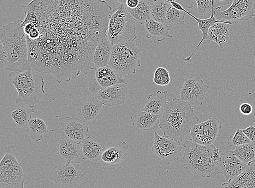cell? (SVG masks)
<instances>
[{"label": "cell", "instance_id": "6da1fadb", "mask_svg": "<svg viewBox=\"0 0 255 188\" xmlns=\"http://www.w3.org/2000/svg\"><path fill=\"white\" fill-rule=\"evenodd\" d=\"M32 69L58 83L87 75L107 37L112 7L104 0H32L22 7Z\"/></svg>", "mask_w": 255, "mask_h": 188}, {"label": "cell", "instance_id": "7a4b0ae2", "mask_svg": "<svg viewBox=\"0 0 255 188\" xmlns=\"http://www.w3.org/2000/svg\"><path fill=\"white\" fill-rule=\"evenodd\" d=\"M159 119L163 136L178 141H182L200 120L192 104L176 98L165 105Z\"/></svg>", "mask_w": 255, "mask_h": 188}, {"label": "cell", "instance_id": "3957f363", "mask_svg": "<svg viewBox=\"0 0 255 188\" xmlns=\"http://www.w3.org/2000/svg\"><path fill=\"white\" fill-rule=\"evenodd\" d=\"M23 22L16 20L0 29V42L8 55V63L5 70L20 72L32 69L29 62L27 40Z\"/></svg>", "mask_w": 255, "mask_h": 188}, {"label": "cell", "instance_id": "277c9868", "mask_svg": "<svg viewBox=\"0 0 255 188\" xmlns=\"http://www.w3.org/2000/svg\"><path fill=\"white\" fill-rule=\"evenodd\" d=\"M185 148L181 167L192 172L195 180L211 177L217 171L221 154L213 145H202L189 140L183 143Z\"/></svg>", "mask_w": 255, "mask_h": 188}, {"label": "cell", "instance_id": "5b68a950", "mask_svg": "<svg viewBox=\"0 0 255 188\" xmlns=\"http://www.w3.org/2000/svg\"><path fill=\"white\" fill-rule=\"evenodd\" d=\"M36 72L32 69L10 72L8 80L18 93L15 101L16 104H25L34 108L45 95L44 77Z\"/></svg>", "mask_w": 255, "mask_h": 188}, {"label": "cell", "instance_id": "8992f818", "mask_svg": "<svg viewBox=\"0 0 255 188\" xmlns=\"http://www.w3.org/2000/svg\"><path fill=\"white\" fill-rule=\"evenodd\" d=\"M141 50L134 41H127L113 46L109 67L120 75L134 74L140 65Z\"/></svg>", "mask_w": 255, "mask_h": 188}, {"label": "cell", "instance_id": "52a82bcc", "mask_svg": "<svg viewBox=\"0 0 255 188\" xmlns=\"http://www.w3.org/2000/svg\"><path fill=\"white\" fill-rule=\"evenodd\" d=\"M135 20L125 4L119 5L110 15L107 37L113 46L137 38Z\"/></svg>", "mask_w": 255, "mask_h": 188}, {"label": "cell", "instance_id": "ba28073f", "mask_svg": "<svg viewBox=\"0 0 255 188\" xmlns=\"http://www.w3.org/2000/svg\"><path fill=\"white\" fill-rule=\"evenodd\" d=\"M16 150L13 145L5 148L0 163V188H23L31 179L25 174L17 160Z\"/></svg>", "mask_w": 255, "mask_h": 188}, {"label": "cell", "instance_id": "9c48e42d", "mask_svg": "<svg viewBox=\"0 0 255 188\" xmlns=\"http://www.w3.org/2000/svg\"><path fill=\"white\" fill-rule=\"evenodd\" d=\"M87 89L94 95L104 88L119 84H127L128 81L109 66L93 67L87 73Z\"/></svg>", "mask_w": 255, "mask_h": 188}, {"label": "cell", "instance_id": "30bf717a", "mask_svg": "<svg viewBox=\"0 0 255 188\" xmlns=\"http://www.w3.org/2000/svg\"><path fill=\"white\" fill-rule=\"evenodd\" d=\"M215 8L214 15L219 21H231L237 24L240 21H248L255 16V0H234L229 8L222 10Z\"/></svg>", "mask_w": 255, "mask_h": 188}, {"label": "cell", "instance_id": "8fae6325", "mask_svg": "<svg viewBox=\"0 0 255 188\" xmlns=\"http://www.w3.org/2000/svg\"><path fill=\"white\" fill-rule=\"evenodd\" d=\"M152 153L159 161H162L166 165L176 162L182 155V147L180 141L161 136L155 132L152 139Z\"/></svg>", "mask_w": 255, "mask_h": 188}, {"label": "cell", "instance_id": "7c38bea8", "mask_svg": "<svg viewBox=\"0 0 255 188\" xmlns=\"http://www.w3.org/2000/svg\"><path fill=\"white\" fill-rule=\"evenodd\" d=\"M79 164L66 162L52 168L50 179L62 188H74L85 179Z\"/></svg>", "mask_w": 255, "mask_h": 188}, {"label": "cell", "instance_id": "4fadbf2b", "mask_svg": "<svg viewBox=\"0 0 255 188\" xmlns=\"http://www.w3.org/2000/svg\"><path fill=\"white\" fill-rule=\"evenodd\" d=\"M129 146L126 142H117L104 145L99 166L105 170L116 169L127 159Z\"/></svg>", "mask_w": 255, "mask_h": 188}, {"label": "cell", "instance_id": "5bb4252c", "mask_svg": "<svg viewBox=\"0 0 255 188\" xmlns=\"http://www.w3.org/2000/svg\"><path fill=\"white\" fill-rule=\"evenodd\" d=\"M223 122L217 117H212L208 120L195 125L189 135V140L202 145H211L214 143Z\"/></svg>", "mask_w": 255, "mask_h": 188}, {"label": "cell", "instance_id": "9a60e30c", "mask_svg": "<svg viewBox=\"0 0 255 188\" xmlns=\"http://www.w3.org/2000/svg\"><path fill=\"white\" fill-rule=\"evenodd\" d=\"M209 89L210 86L205 84L200 77L187 78L180 90V99L192 105H202L206 94Z\"/></svg>", "mask_w": 255, "mask_h": 188}, {"label": "cell", "instance_id": "2e32d148", "mask_svg": "<svg viewBox=\"0 0 255 188\" xmlns=\"http://www.w3.org/2000/svg\"><path fill=\"white\" fill-rule=\"evenodd\" d=\"M75 105L79 118L86 123L94 125L99 119L104 104L96 96L81 98Z\"/></svg>", "mask_w": 255, "mask_h": 188}, {"label": "cell", "instance_id": "e0dca14e", "mask_svg": "<svg viewBox=\"0 0 255 188\" xmlns=\"http://www.w3.org/2000/svg\"><path fill=\"white\" fill-rule=\"evenodd\" d=\"M247 167V164L241 161L232 152H222L216 173L223 174L228 182L238 177Z\"/></svg>", "mask_w": 255, "mask_h": 188}, {"label": "cell", "instance_id": "ac0fdd59", "mask_svg": "<svg viewBox=\"0 0 255 188\" xmlns=\"http://www.w3.org/2000/svg\"><path fill=\"white\" fill-rule=\"evenodd\" d=\"M63 136L81 143L88 136L89 128L86 123L79 117H67L61 123Z\"/></svg>", "mask_w": 255, "mask_h": 188}, {"label": "cell", "instance_id": "d6986e66", "mask_svg": "<svg viewBox=\"0 0 255 188\" xmlns=\"http://www.w3.org/2000/svg\"><path fill=\"white\" fill-rule=\"evenodd\" d=\"M128 93L127 84H119L104 88L98 92L96 96L104 105L114 107L125 104Z\"/></svg>", "mask_w": 255, "mask_h": 188}, {"label": "cell", "instance_id": "ffe728a7", "mask_svg": "<svg viewBox=\"0 0 255 188\" xmlns=\"http://www.w3.org/2000/svg\"><path fill=\"white\" fill-rule=\"evenodd\" d=\"M58 152L66 162L80 164L84 160L81 143L67 137H63L58 144Z\"/></svg>", "mask_w": 255, "mask_h": 188}, {"label": "cell", "instance_id": "44dd1931", "mask_svg": "<svg viewBox=\"0 0 255 188\" xmlns=\"http://www.w3.org/2000/svg\"><path fill=\"white\" fill-rule=\"evenodd\" d=\"M229 23L218 22L212 25L207 33V40L216 43L222 49L231 43L233 30Z\"/></svg>", "mask_w": 255, "mask_h": 188}, {"label": "cell", "instance_id": "7402d4cb", "mask_svg": "<svg viewBox=\"0 0 255 188\" xmlns=\"http://www.w3.org/2000/svg\"><path fill=\"white\" fill-rule=\"evenodd\" d=\"M131 119L133 122L132 126L137 132L153 130L159 127V115L140 110Z\"/></svg>", "mask_w": 255, "mask_h": 188}, {"label": "cell", "instance_id": "603a6c76", "mask_svg": "<svg viewBox=\"0 0 255 188\" xmlns=\"http://www.w3.org/2000/svg\"><path fill=\"white\" fill-rule=\"evenodd\" d=\"M221 187L255 188V161L249 164L247 168L238 177L222 184Z\"/></svg>", "mask_w": 255, "mask_h": 188}, {"label": "cell", "instance_id": "cb8c5ba5", "mask_svg": "<svg viewBox=\"0 0 255 188\" xmlns=\"http://www.w3.org/2000/svg\"><path fill=\"white\" fill-rule=\"evenodd\" d=\"M113 45L106 37L95 49L93 57L94 67L108 66L111 60Z\"/></svg>", "mask_w": 255, "mask_h": 188}, {"label": "cell", "instance_id": "d4e9b609", "mask_svg": "<svg viewBox=\"0 0 255 188\" xmlns=\"http://www.w3.org/2000/svg\"><path fill=\"white\" fill-rule=\"evenodd\" d=\"M144 26L147 39H152L157 42H161L167 38H173L169 33L171 27L165 23L151 19L144 23Z\"/></svg>", "mask_w": 255, "mask_h": 188}, {"label": "cell", "instance_id": "484cf974", "mask_svg": "<svg viewBox=\"0 0 255 188\" xmlns=\"http://www.w3.org/2000/svg\"><path fill=\"white\" fill-rule=\"evenodd\" d=\"M214 9L212 11L211 15L209 18L202 19L198 18V17L194 16L191 13H189L188 11L187 14H188L190 16H191L192 18L195 19L198 23V30H200L203 33V38L201 40L200 42L197 46L196 49H195L192 54L186 58L183 59V61L186 62L188 63H191L192 61V57L195 54V52L197 51L199 47L202 44L204 40H207V33H208L209 28L215 23L218 22H225L229 23L230 25H233L234 23L231 21H223L218 20L214 15Z\"/></svg>", "mask_w": 255, "mask_h": 188}, {"label": "cell", "instance_id": "4316f807", "mask_svg": "<svg viewBox=\"0 0 255 188\" xmlns=\"http://www.w3.org/2000/svg\"><path fill=\"white\" fill-rule=\"evenodd\" d=\"M167 91H158L149 95L145 107L141 110L154 115H159L168 103Z\"/></svg>", "mask_w": 255, "mask_h": 188}, {"label": "cell", "instance_id": "83f0119b", "mask_svg": "<svg viewBox=\"0 0 255 188\" xmlns=\"http://www.w3.org/2000/svg\"><path fill=\"white\" fill-rule=\"evenodd\" d=\"M104 145L87 137L81 143L82 150L84 160L92 161H98L104 150Z\"/></svg>", "mask_w": 255, "mask_h": 188}, {"label": "cell", "instance_id": "f1b7e54d", "mask_svg": "<svg viewBox=\"0 0 255 188\" xmlns=\"http://www.w3.org/2000/svg\"><path fill=\"white\" fill-rule=\"evenodd\" d=\"M26 132L37 142L43 139L44 135L49 132L46 123L40 119H31L26 126Z\"/></svg>", "mask_w": 255, "mask_h": 188}, {"label": "cell", "instance_id": "f546056e", "mask_svg": "<svg viewBox=\"0 0 255 188\" xmlns=\"http://www.w3.org/2000/svg\"><path fill=\"white\" fill-rule=\"evenodd\" d=\"M150 5L151 3L146 0H140L137 7L133 9L127 8L135 21L143 24L151 19Z\"/></svg>", "mask_w": 255, "mask_h": 188}, {"label": "cell", "instance_id": "4dcf8cb0", "mask_svg": "<svg viewBox=\"0 0 255 188\" xmlns=\"http://www.w3.org/2000/svg\"><path fill=\"white\" fill-rule=\"evenodd\" d=\"M231 151L247 165L255 161V143H254L251 142L236 146L235 149Z\"/></svg>", "mask_w": 255, "mask_h": 188}, {"label": "cell", "instance_id": "1f68e13d", "mask_svg": "<svg viewBox=\"0 0 255 188\" xmlns=\"http://www.w3.org/2000/svg\"><path fill=\"white\" fill-rule=\"evenodd\" d=\"M34 112V108L22 106L11 111L10 116L17 126L23 127L27 126L29 121L32 119V115Z\"/></svg>", "mask_w": 255, "mask_h": 188}, {"label": "cell", "instance_id": "d6a6232c", "mask_svg": "<svg viewBox=\"0 0 255 188\" xmlns=\"http://www.w3.org/2000/svg\"><path fill=\"white\" fill-rule=\"evenodd\" d=\"M168 5L169 3L163 0H155L151 3V19L165 24Z\"/></svg>", "mask_w": 255, "mask_h": 188}, {"label": "cell", "instance_id": "836d02e7", "mask_svg": "<svg viewBox=\"0 0 255 188\" xmlns=\"http://www.w3.org/2000/svg\"><path fill=\"white\" fill-rule=\"evenodd\" d=\"M195 5H196V8L194 13L200 19L209 18L211 15L212 10L215 9L213 0H194L193 7Z\"/></svg>", "mask_w": 255, "mask_h": 188}, {"label": "cell", "instance_id": "e575fe53", "mask_svg": "<svg viewBox=\"0 0 255 188\" xmlns=\"http://www.w3.org/2000/svg\"><path fill=\"white\" fill-rule=\"evenodd\" d=\"M186 14L185 11L178 10L169 3L165 24L170 27L181 25L183 24Z\"/></svg>", "mask_w": 255, "mask_h": 188}, {"label": "cell", "instance_id": "d590c367", "mask_svg": "<svg viewBox=\"0 0 255 188\" xmlns=\"http://www.w3.org/2000/svg\"><path fill=\"white\" fill-rule=\"evenodd\" d=\"M173 79L170 77L168 70L162 67H158L155 70L153 83L156 85L170 86Z\"/></svg>", "mask_w": 255, "mask_h": 188}, {"label": "cell", "instance_id": "8d00e7d4", "mask_svg": "<svg viewBox=\"0 0 255 188\" xmlns=\"http://www.w3.org/2000/svg\"><path fill=\"white\" fill-rule=\"evenodd\" d=\"M230 146L236 147L252 142L241 129L237 128L235 133L231 134L228 139Z\"/></svg>", "mask_w": 255, "mask_h": 188}, {"label": "cell", "instance_id": "74e56055", "mask_svg": "<svg viewBox=\"0 0 255 188\" xmlns=\"http://www.w3.org/2000/svg\"><path fill=\"white\" fill-rule=\"evenodd\" d=\"M8 63V55L2 43L0 42V66L5 70Z\"/></svg>", "mask_w": 255, "mask_h": 188}, {"label": "cell", "instance_id": "f35d334b", "mask_svg": "<svg viewBox=\"0 0 255 188\" xmlns=\"http://www.w3.org/2000/svg\"><path fill=\"white\" fill-rule=\"evenodd\" d=\"M241 130L252 141V142L255 143V126L251 125L245 129H241Z\"/></svg>", "mask_w": 255, "mask_h": 188}, {"label": "cell", "instance_id": "ab89813d", "mask_svg": "<svg viewBox=\"0 0 255 188\" xmlns=\"http://www.w3.org/2000/svg\"><path fill=\"white\" fill-rule=\"evenodd\" d=\"M240 111L242 114L248 116L252 114L253 108L251 104L248 103H244L240 105Z\"/></svg>", "mask_w": 255, "mask_h": 188}, {"label": "cell", "instance_id": "60d3db41", "mask_svg": "<svg viewBox=\"0 0 255 188\" xmlns=\"http://www.w3.org/2000/svg\"><path fill=\"white\" fill-rule=\"evenodd\" d=\"M213 1H214V7L216 8H222L225 5H230L233 3L234 0H213Z\"/></svg>", "mask_w": 255, "mask_h": 188}, {"label": "cell", "instance_id": "b9f144b4", "mask_svg": "<svg viewBox=\"0 0 255 188\" xmlns=\"http://www.w3.org/2000/svg\"><path fill=\"white\" fill-rule=\"evenodd\" d=\"M177 1L181 4L183 7L187 8H192L193 7L194 0H177Z\"/></svg>", "mask_w": 255, "mask_h": 188}, {"label": "cell", "instance_id": "7bdbcfd3", "mask_svg": "<svg viewBox=\"0 0 255 188\" xmlns=\"http://www.w3.org/2000/svg\"><path fill=\"white\" fill-rule=\"evenodd\" d=\"M140 0H127L126 5L128 8L133 9L137 7Z\"/></svg>", "mask_w": 255, "mask_h": 188}, {"label": "cell", "instance_id": "ee69618b", "mask_svg": "<svg viewBox=\"0 0 255 188\" xmlns=\"http://www.w3.org/2000/svg\"><path fill=\"white\" fill-rule=\"evenodd\" d=\"M170 4L172 5H173V6L175 8H176L178 10L184 11L187 14V12L188 11L186 10L185 8H184L183 5L181 4H180V3H179L177 1H174V2H171Z\"/></svg>", "mask_w": 255, "mask_h": 188}, {"label": "cell", "instance_id": "f6af8a7d", "mask_svg": "<svg viewBox=\"0 0 255 188\" xmlns=\"http://www.w3.org/2000/svg\"><path fill=\"white\" fill-rule=\"evenodd\" d=\"M110 1L117 4L119 6L122 4L126 5L127 0H110Z\"/></svg>", "mask_w": 255, "mask_h": 188}, {"label": "cell", "instance_id": "bcb514c9", "mask_svg": "<svg viewBox=\"0 0 255 188\" xmlns=\"http://www.w3.org/2000/svg\"><path fill=\"white\" fill-rule=\"evenodd\" d=\"M253 124L254 126H255V110L254 111V115L253 117Z\"/></svg>", "mask_w": 255, "mask_h": 188}, {"label": "cell", "instance_id": "7dc6e473", "mask_svg": "<svg viewBox=\"0 0 255 188\" xmlns=\"http://www.w3.org/2000/svg\"><path fill=\"white\" fill-rule=\"evenodd\" d=\"M163 1L167 2L169 3H170L172 2L176 1V0H163Z\"/></svg>", "mask_w": 255, "mask_h": 188}, {"label": "cell", "instance_id": "c3c4849f", "mask_svg": "<svg viewBox=\"0 0 255 188\" xmlns=\"http://www.w3.org/2000/svg\"><path fill=\"white\" fill-rule=\"evenodd\" d=\"M146 1H149L150 3H152L153 1H155V0H146Z\"/></svg>", "mask_w": 255, "mask_h": 188}]
</instances>
